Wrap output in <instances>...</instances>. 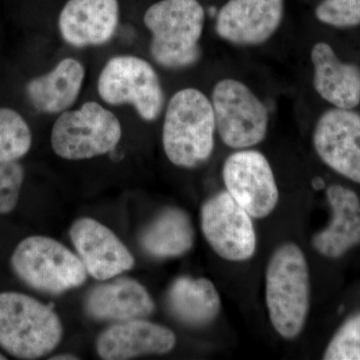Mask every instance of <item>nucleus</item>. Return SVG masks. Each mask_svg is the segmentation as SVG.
<instances>
[{"label":"nucleus","instance_id":"nucleus-1","mask_svg":"<svg viewBox=\"0 0 360 360\" xmlns=\"http://www.w3.org/2000/svg\"><path fill=\"white\" fill-rule=\"evenodd\" d=\"M217 124L212 101L205 92L186 87L170 97L162 125V146L175 167L195 168L210 160Z\"/></svg>","mask_w":360,"mask_h":360},{"label":"nucleus","instance_id":"nucleus-2","mask_svg":"<svg viewBox=\"0 0 360 360\" xmlns=\"http://www.w3.org/2000/svg\"><path fill=\"white\" fill-rule=\"evenodd\" d=\"M143 22L151 33L149 52L163 68L186 70L201 58L205 11L198 0H160L146 9Z\"/></svg>","mask_w":360,"mask_h":360},{"label":"nucleus","instance_id":"nucleus-3","mask_svg":"<svg viewBox=\"0 0 360 360\" xmlns=\"http://www.w3.org/2000/svg\"><path fill=\"white\" fill-rule=\"evenodd\" d=\"M265 298L272 326L279 335L293 340L302 333L310 304L309 265L292 243L279 246L267 265Z\"/></svg>","mask_w":360,"mask_h":360},{"label":"nucleus","instance_id":"nucleus-4","mask_svg":"<svg viewBox=\"0 0 360 360\" xmlns=\"http://www.w3.org/2000/svg\"><path fill=\"white\" fill-rule=\"evenodd\" d=\"M63 335L58 315L32 296L0 293V347L20 359H37L51 354Z\"/></svg>","mask_w":360,"mask_h":360},{"label":"nucleus","instance_id":"nucleus-5","mask_svg":"<svg viewBox=\"0 0 360 360\" xmlns=\"http://www.w3.org/2000/svg\"><path fill=\"white\" fill-rule=\"evenodd\" d=\"M11 262L22 283L49 295H60L86 281V269L79 257L47 236H32L21 240Z\"/></svg>","mask_w":360,"mask_h":360},{"label":"nucleus","instance_id":"nucleus-6","mask_svg":"<svg viewBox=\"0 0 360 360\" xmlns=\"http://www.w3.org/2000/svg\"><path fill=\"white\" fill-rule=\"evenodd\" d=\"M210 98L217 134L227 148H253L264 141L269 110L248 84L236 78H222L213 85Z\"/></svg>","mask_w":360,"mask_h":360},{"label":"nucleus","instance_id":"nucleus-7","mask_svg":"<svg viewBox=\"0 0 360 360\" xmlns=\"http://www.w3.org/2000/svg\"><path fill=\"white\" fill-rule=\"evenodd\" d=\"M122 135L115 113L96 101H87L79 110L58 116L51 130V148L63 160H90L115 150Z\"/></svg>","mask_w":360,"mask_h":360},{"label":"nucleus","instance_id":"nucleus-8","mask_svg":"<svg viewBox=\"0 0 360 360\" xmlns=\"http://www.w3.org/2000/svg\"><path fill=\"white\" fill-rule=\"evenodd\" d=\"M97 92L110 105H131L146 122H155L165 110L160 75L148 60L139 56L110 58L99 75Z\"/></svg>","mask_w":360,"mask_h":360},{"label":"nucleus","instance_id":"nucleus-9","mask_svg":"<svg viewBox=\"0 0 360 360\" xmlns=\"http://www.w3.org/2000/svg\"><path fill=\"white\" fill-rule=\"evenodd\" d=\"M225 188L252 219H264L279 200L274 170L264 153L257 149L234 151L222 165Z\"/></svg>","mask_w":360,"mask_h":360},{"label":"nucleus","instance_id":"nucleus-10","mask_svg":"<svg viewBox=\"0 0 360 360\" xmlns=\"http://www.w3.org/2000/svg\"><path fill=\"white\" fill-rule=\"evenodd\" d=\"M201 229L214 252L229 262H245L257 250L252 217L226 191L206 200L201 207Z\"/></svg>","mask_w":360,"mask_h":360},{"label":"nucleus","instance_id":"nucleus-11","mask_svg":"<svg viewBox=\"0 0 360 360\" xmlns=\"http://www.w3.org/2000/svg\"><path fill=\"white\" fill-rule=\"evenodd\" d=\"M312 142L324 165L360 184V115L354 110L333 108L315 124Z\"/></svg>","mask_w":360,"mask_h":360},{"label":"nucleus","instance_id":"nucleus-12","mask_svg":"<svg viewBox=\"0 0 360 360\" xmlns=\"http://www.w3.org/2000/svg\"><path fill=\"white\" fill-rule=\"evenodd\" d=\"M284 0H229L215 21V32L227 44L255 47L266 44L281 28Z\"/></svg>","mask_w":360,"mask_h":360},{"label":"nucleus","instance_id":"nucleus-13","mask_svg":"<svg viewBox=\"0 0 360 360\" xmlns=\"http://www.w3.org/2000/svg\"><path fill=\"white\" fill-rule=\"evenodd\" d=\"M70 236L87 274L106 281L131 269L134 258L127 246L105 225L82 217L71 225Z\"/></svg>","mask_w":360,"mask_h":360},{"label":"nucleus","instance_id":"nucleus-14","mask_svg":"<svg viewBox=\"0 0 360 360\" xmlns=\"http://www.w3.org/2000/svg\"><path fill=\"white\" fill-rule=\"evenodd\" d=\"M118 0H68L58 16L66 44L77 49L110 42L120 25Z\"/></svg>","mask_w":360,"mask_h":360},{"label":"nucleus","instance_id":"nucleus-15","mask_svg":"<svg viewBox=\"0 0 360 360\" xmlns=\"http://www.w3.org/2000/svg\"><path fill=\"white\" fill-rule=\"evenodd\" d=\"M176 345L174 331L144 319L122 321L106 328L96 340V352L106 360L165 354Z\"/></svg>","mask_w":360,"mask_h":360},{"label":"nucleus","instance_id":"nucleus-16","mask_svg":"<svg viewBox=\"0 0 360 360\" xmlns=\"http://www.w3.org/2000/svg\"><path fill=\"white\" fill-rule=\"evenodd\" d=\"M312 84L324 101L340 110H354L360 104V68L338 58L333 47L319 41L310 49Z\"/></svg>","mask_w":360,"mask_h":360},{"label":"nucleus","instance_id":"nucleus-17","mask_svg":"<svg viewBox=\"0 0 360 360\" xmlns=\"http://www.w3.org/2000/svg\"><path fill=\"white\" fill-rule=\"evenodd\" d=\"M84 310L96 321L122 322L149 316L155 312V304L141 283L122 277L90 291Z\"/></svg>","mask_w":360,"mask_h":360},{"label":"nucleus","instance_id":"nucleus-18","mask_svg":"<svg viewBox=\"0 0 360 360\" xmlns=\"http://www.w3.org/2000/svg\"><path fill=\"white\" fill-rule=\"evenodd\" d=\"M326 196L333 219L314 236L312 246L323 257L338 258L360 245V201L356 193L338 184L329 186Z\"/></svg>","mask_w":360,"mask_h":360},{"label":"nucleus","instance_id":"nucleus-19","mask_svg":"<svg viewBox=\"0 0 360 360\" xmlns=\"http://www.w3.org/2000/svg\"><path fill=\"white\" fill-rule=\"evenodd\" d=\"M84 78L82 63L75 58H65L49 72L30 80L25 87L26 96L39 112L63 113L77 101Z\"/></svg>","mask_w":360,"mask_h":360},{"label":"nucleus","instance_id":"nucleus-20","mask_svg":"<svg viewBox=\"0 0 360 360\" xmlns=\"http://www.w3.org/2000/svg\"><path fill=\"white\" fill-rule=\"evenodd\" d=\"M167 304L179 321L193 328L212 323L221 309L219 291L210 279L203 277L175 279L168 290Z\"/></svg>","mask_w":360,"mask_h":360},{"label":"nucleus","instance_id":"nucleus-21","mask_svg":"<svg viewBox=\"0 0 360 360\" xmlns=\"http://www.w3.org/2000/svg\"><path fill=\"white\" fill-rule=\"evenodd\" d=\"M194 231L188 214L176 207H167L142 231L139 243L156 258L177 257L193 248Z\"/></svg>","mask_w":360,"mask_h":360},{"label":"nucleus","instance_id":"nucleus-22","mask_svg":"<svg viewBox=\"0 0 360 360\" xmlns=\"http://www.w3.org/2000/svg\"><path fill=\"white\" fill-rule=\"evenodd\" d=\"M32 146L30 125L18 111L0 108V163L18 161Z\"/></svg>","mask_w":360,"mask_h":360},{"label":"nucleus","instance_id":"nucleus-23","mask_svg":"<svg viewBox=\"0 0 360 360\" xmlns=\"http://www.w3.org/2000/svg\"><path fill=\"white\" fill-rule=\"evenodd\" d=\"M319 22L335 28L360 25V0H322L314 11Z\"/></svg>","mask_w":360,"mask_h":360},{"label":"nucleus","instance_id":"nucleus-24","mask_svg":"<svg viewBox=\"0 0 360 360\" xmlns=\"http://www.w3.org/2000/svg\"><path fill=\"white\" fill-rule=\"evenodd\" d=\"M324 359L360 360V314L348 319L326 348Z\"/></svg>","mask_w":360,"mask_h":360},{"label":"nucleus","instance_id":"nucleus-25","mask_svg":"<svg viewBox=\"0 0 360 360\" xmlns=\"http://www.w3.org/2000/svg\"><path fill=\"white\" fill-rule=\"evenodd\" d=\"M25 174L18 161L0 163V214H8L18 205Z\"/></svg>","mask_w":360,"mask_h":360},{"label":"nucleus","instance_id":"nucleus-26","mask_svg":"<svg viewBox=\"0 0 360 360\" xmlns=\"http://www.w3.org/2000/svg\"><path fill=\"white\" fill-rule=\"evenodd\" d=\"M51 360H77L78 357L77 355H73L70 354H63L54 355L53 357H51L49 359Z\"/></svg>","mask_w":360,"mask_h":360},{"label":"nucleus","instance_id":"nucleus-27","mask_svg":"<svg viewBox=\"0 0 360 360\" xmlns=\"http://www.w3.org/2000/svg\"><path fill=\"white\" fill-rule=\"evenodd\" d=\"M4 359H6V356H4V354H1V352H0V360H4Z\"/></svg>","mask_w":360,"mask_h":360}]
</instances>
